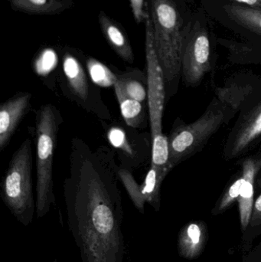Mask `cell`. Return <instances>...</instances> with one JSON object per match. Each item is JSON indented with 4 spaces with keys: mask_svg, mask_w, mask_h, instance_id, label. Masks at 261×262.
<instances>
[{
    "mask_svg": "<svg viewBox=\"0 0 261 262\" xmlns=\"http://www.w3.org/2000/svg\"><path fill=\"white\" fill-rule=\"evenodd\" d=\"M114 152L72 138L63 183L66 220L82 262H127Z\"/></svg>",
    "mask_w": 261,
    "mask_h": 262,
    "instance_id": "obj_1",
    "label": "cell"
},
{
    "mask_svg": "<svg viewBox=\"0 0 261 262\" xmlns=\"http://www.w3.org/2000/svg\"><path fill=\"white\" fill-rule=\"evenodd\" d=\"M155 47L165 82L172 83L182 72L185 35L196 11L189 0H150Z\"/></svg>",
    "mask_w": 261,
    "mask_h": 262,
    "instance_id": "obj_2",
    "label": "cell"
},
{
    "mask_svg": "<svg viewBox=\"0 0 261 262\" xmlns=\"http://www.w3.org/2000/svg\"><path fill=\"white\" fill-rule=\"evenodd\" d=\"M36 214L45 216L55 205L54 193L53 160L57 138L62 118L51 104L41 106L36 112Z\"/></svg>",
    "mask_w": 261,
    "mask_h": 262,
    "instance_id": "obj_3",
    "label": "cell"
},
{
    "mask_svg": "<svg viewBox=\"0 0 261 262\" xmlns=\"http://www.w3.org/2000/svg\"><path fill=\"white\" fill-rule=\"evenodd\" d=\"M32 143L26 139L14 152L1 184L3 203L18 223L29 226L35 209L32 183Z\"/></svg>",
    "mask_w": 261,
    "mask_h": 262,
    "instance_id": "obj_4",
    "label": "cell"
},
{
    "mask_svg": "<svg viewBox=\"0 0 261 262\" xmlns=\"http://www.w3.org/2000/svg\"><path fill=\"white\" fill-rule=\"evenodd\" d=\"M208 17L200 6L195 12L184 41L182 72L189 85L199 84L211 69L213 36Z\"/></svg>",
    "mask_w": 261,
    "mask_h": 262,
    "instance_id": "obj_5",
    "label": "cell"
},
{
    "mask_svg": "<svg viewBox=\"0 0 261 262\" xmlns=\"http://www.w3.org/2000/svg\"><path fill=\"white\" fill-rule=\"evenodd\" d=\"M224 121L225 112L213 101L197 121L173 130L168 137L173 168L202 149Z\"/></svg>",
    "mask_w": 261,
    "mask_h": 262,
    "instance_id": "obj_6",
    "label": "cell"
},
{
    "mask_svg": "<svg viewBox=\"0 0 261 262\" xmlns=\"http://www.w3.org/2000/svg\"><path fill=\"white\" fill-rule=\"evenodd\" d=\"M201 6L208 17L261 47V8L226 0H202Z\"/></svg>",
    "mask_w": 261,
    "mask_h": 262,
    "instance_id": "obj_7",
    "label": "cell"
},
{
    "mask_svg": "<svg viewBox=\"0 0 261 262\" xmlns=\"http://www.w3.org/2000/svg\"><path fill=\"white\" fill-rule=\"evenodd\" d=\"M147 60V104L151 136L162 133V115L165 101V80L163 69L155 47L153 26L150 9L145 21Z\"/></svg>",
    "mask_w": 261,
    "mask_h": 262,
    "instance_id": "obj_8",
    "label": "cell"
},
{
    "mask_svg": "<svg viewBox=\"0 0 261 262\" xmlns=\"http://www.w3.org/2000/svg\"><path fill=\"white\" fill-rule=\"evenodd\" d=\"M170 171L151 166L142 184H138L128 169H118L120 180L124 185L130 200L140 213L144 214L147 203L156 211L160 209V188Z\"/></svg>",
    "mask_w": 261,
    "mask_h": 262,
    "instance_id": "obj_9",
    "label": "cell"
},
{
    "mask_svg": "<svg viewBox=\"0 0 261 262\" xmlns=\"http://www.w3.org/2000/svg\"><path fill=\"white\" fill-rule=\"evenodd\" d=\"M261 137V100L239 119L230 134L225 147L229 158L246 152Z\"/></svg>",
    "mask_w": 261,
    "mask_h": 262,
    "instance_id": "obj_10",
    "label": "cell"
},
{
    "mask_svg": "<svg viewBox=\"0 0 261 262\" xmlns=\"http://www.w3.org/2000/svg\"><path fill=\"white\" fill-rule=\"evenodd\" d=\"M32 95L28 92L17 94L0 105V149L9 144L18 124L30 109Z\"/></svg>",
    "mask_w": 261,
    "mask_h": 262,
    "instance_id": "obj_11",
    "label": "cell"
},
{
    "mask_svg": "<svg viewBox=\"0 0 261 262\" xmlns=\"http://www.w3.org/2000/svg\"><path fill=\"white\" fill-rule=\"evenodd\" d=\"M261 170V157H251L245 159L242 163L244 180L242 192L239 196V213L241 226L243 232L250 225L254 203L256 180Z\"/></svg>",
    "mask_w": 261,
    "mask_h": 262,
    "instance_id": "obj_12",
    "label": "cell"
},
{
    "mask_svg": "<svg viewBox=\"0 0 261 262\" xmlns=\"http://www.w3.org/2000/svg\"><path fill=\"white\" fill-rule=\"evenodd\" d=\"M208 228L204 222H191L185 225L178 235V252L188 260L199 258L208 242Z\"/></svg>",
    "mask_w": 261,
    "mask_h": 262,
    "instance_id": "obj_13",
    "label": "cell"
},
{
    "mask_svg": "<svg viewBox=\"0 0 261 262\" xmlns=\"http://www.w3.org/2000/svg\"><path fill=\"white\" fill-rule=\"evenodd\" d=\"M98 21L103 35L110 47L124 61L133 64L134 61L133 49L124 31L103 11L100 12Z\"/></svg>",
    "mask_w": 261,
    "mask_h": 262,
    "instance_id": "obj_14",
    "label": "cell"
},
{
    "mask_svg": "<svg viewBox=\"0 0 261 262\" xmlns=\"http://www.w3.org/2000/svg\"><path fill=\"white\" fill-rule=\"evenodd\" d=\"M12 9L29 15H55L73 7L74 0H7Z\"/></svg>",
    "mask_w": 261,
    "mask_h": 262,
    "instance_id": "obj_15",
    "label": "cell"
},
{
    "mask_svg": "<svg viewBox=\"0 0 261 262\" xmlns=\"http://www.w3.org/2000/svg\"><path fill=\"white\" fill-rule=\"evenodd\" d=\"M63 71L74 95L82 101H87L90 95L89 81L79 61L70 53L64 54Z\"/></svg>",
    "mask_w": 261,
    "mask_h": 262,
    "instance_id": "obj_16",
    "label": "cell"
},
{
    "mask_svg": "<svg viewBox=\"0 0 261 262\" xmlns=\"http://www.w3.org/2000/svg\"><path fill=\"white\" fill-rule=\"evenodd\" d=\"M113 87L119 102L121 115L126 124L133 128L141 127L145 118L143 103L126 97L116 84H114Z\"/></svg>",
    "mask_w": 261,
    "mask_h": 262,
    "instance_id": "obj_17",
    "label": "cell"
},
{
    "mask_svg": "<svg viewBox=\"0 0 261 262\" xmlns=\"http://www.w3.org/2000/svg\"><path fill=\"white\" fill-rule=\"evenodd\" d=\"M151 166L158 169L170 171L173 169L170 163V150L169 138L162 133L156 134L152 137Z\"/></svg>",
    "mask_w": 261,
    "mask_h": 262,
    "instance_id": "obj_18",
    "label": "cell"
},
{
    "mask_svg": "<svg viewBox=\"0 0 261 262\" xmlns=\"http://www.w3.org/2000/svg\"><path fill=\"white\" fill-rule=\"evenodd\" d=\"M134 72L117 75L116 84L127 98L144 103L147 99V91L142 81L133 76Z\"/></svg>",
    "mask_w": 261,
    "mask_h": 262,
    "instance_id": "obj_19",
    "label": "cell"
},
{
    "mask_svg": "<svg viewBox=\"0 0 261 262\" xmlns=\"http://www.w3.org/2000/svg\"><path fill=\"white\" fill-rule=\"evenodd\" d=\"M218 42L228 48L231 55L239 59H260L261 47L250 41H239L218 38Z\"/></svg>",
    "mask_w": 261,
    "mask_h": 262,
    "instance_id": "obj_20",
    "label": "cell"
},
{
    "mask_svg": "<svg viewBox=\"0 0 261 262\" xmlns=\"http://www.w3.org/2000/svg\"><path fill=\"white\" fill-rule=\"evenodd\" d=\"M89 75L94 84L100 87L109 88L114 86L117 81V75L111 72L101 61L90 58L87 61Z\"/></svg>",
    "mask_w": 261,
    "mask_h": 262,
    "instance_id": "obj_21",
    "label": "cell"
},
{
    "mask_svg": "<svg viewBox=\"0 0 261 262\" xmlns=\"http://www.w3.org/2000/svg\"><path fill=\"white\" fill-rule=\"evenodd\" d=\"M244 180H245V178H244L243 172L242 171L240 175L237 176L234 181L231 182L230 186L225 189V192L218 202L216 208L213 210L212 212L214 215L225 212L236 200H239L241 192H242Z\"/></svg>",
    "mask_w": 261,
    "mask_h": 262,
    "instance_id": "obj_22",
    "label": "cell"
},
{
    "mask_svg": "<svg viewBox=\"0 0 261 262\" xmlns=\"http://www.w3.org/2000/svg\"><path fill=\"white\" fill-rule=\"evenodd\" d=\"M56 55L51 50H46L36 60L35 69L39 75H48L56 66Z\"/></svg>",
    "mask_w": 261,
    "mask_h": 262,
    "instance_id": "obj_23",
    "label": "cell"
},
{
    "mask_svg": "<svg viewBox=\"0 0 261 262\" xmlns=\"http://www.w3.org/2000/svg\"><path fill=\"white\" fill-rule=\"evenodd\" d=\"M109 141L112 146L121 149L127 154H132L131 147L127 140V136L124 130L119 127H112L107 134Z\"/></svg>",
    "mask_w": 261,
    "mask_h": 262,
    "instance_id": "obj_24",
    "label": "cell"
},
{
    "mask_svg": "<svg viewBox=\"0 0 261 262\" xmlns=\"http://www.w3.org/2000/svg\"><path fill=\"white\" fill-rule=\"evenodd\" d=\"M133 17L138 24L145 23L149 12V6L145 9L144 0H130Z\"/></svg>",
    "mask_w": 261,
    "mask_h": 262,
    "instance_id": "obj_25",
    "label": "cell"
},
{
    "mask_svg": "<svg viewBox=\"0 0 261 262\" xmlns=\"http://www.w3.org/2000/svg\"><path fill=\"white\" fill-rule=\"evenodd\" d=\"M255 186L256 188L261 189V177L260 178L257 177ZM250 226L252 227L261 226V192L254 201Z\"/></svg>",
    "mask_w": 261,
    "mask_h": 262,
    "instance_id": "obj_26",
    "label": "cell"
},
{
    "mask_svg": "<svg viewBox=\"0 0 261 262\" xmlns=\"http://www.w3.org/2000/svg\"><path fill=\"white\" fill-rule=\"evenodd\" d=\"M226 1L238 3V4L261 8V0H226Z\"/></svg>",
    "mask_w": 261,
    "mask_h": 262,
    "instance_id": "obj_27",
    "label": "cell"
},
{
    "mask_svg": "<svg viewBox=\"0 0 261 262\" xmlns=\"http://www.w3.org/2000/svg\"><path fill=\"white\" fill-rule=\"evenodd\" d=\"M54 262H58V261H57V260H55V261H54Z\"/></svg>",
    "mask_w": 261,
    "mask_h": 262,
    "instance_id": "obj_28",
    "label": "cell"
}]
</instances>
